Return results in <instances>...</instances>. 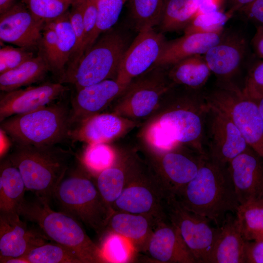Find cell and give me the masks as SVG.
<instances>
[{
    "instance_id": "obj_1",
    "label": "cell",
    "mask_w": 263,
    "mask_h": 263,
    "mask_svg": "<svg viewBox=\"0 0 263 263\" xmlns=\"http://www.w3.org/2000/svg\"><path fill=\"white\" fill-rule=\"evenodd\" d=\"M170 90L159 104L158 119L151 129L153 145L159 151L186 146L206 155L203 137L209 105L205 93L187 88L170 94Z\"/></svg>"
},
{
    "instance_id": "obj_2",
    "label": "cell",
    "mask_w": 263,
    "mask_h": 263,
    "mask_svg": "<svg viewBox=\"0 0 263 263\" xmlns=\"http://www.w3.org/2000/svg\"><path fill=\"white\" fill-rule=\"evenodd\" d=\"M176 197L186 208L218 227L226 214H236L240 206L227 166L207 156L195 176Z\"/></svg>"
},
{
    "instance_id": "obj_3",
    "label": "cell",
    "mask_w": 263,
    "mask_h": 263,
    "mask_svg": "<svg viewBox=\"0 0 263 263\" xmlns=\"http://www.w3.org/2000/svg\"><path fill=\"white\" fill-rule=\"evenodd\" d=\"M19 170L26 191L50 201L76 158L60 145L33 146L12 144L5 155Z\"/></svg>"
},
{
    "instance_id": "obj_4",
    "label": "cell",
    "mask_w": 263,
    "mask_h": 263,
    "mask_svg": "<svg viewBox=\"0 0 263 263\" xmlns=\"http://www.w3.org/2000/svg\"><path fill=\"white\" fill-rule=\"evenodd\" d=\"M0 123V131L12 144L60 145L70 139L73 128L70 101L64 98L34 111L9 117Z\"/></svg>"
},
{
    "instance_id": "obj_5",
    "label": "cell",
    "mask_w": 263,
    "mask_h": 263,
    "mask_svg": "<svg viewBox=\"0 0 263 263\" xmlns=\"http://www.w3.org/2000/svg\"><path fill=\"white\" fill-rule=\"evenodd\" d=\"M47 199L36 195L25 199L17 212L35 224L50 240L75 252L83 263H104L101 249L87 235L77 220L62 211L52 210Z\"/></svg>"
},
{
    "instance_id": "obj_6",
    "label": "cell",
    "mask_w": 263,
    "mask_h": 263,
    "mask_svg": "<svg viewBox=\"0 0 263 263\" xmlns=\"http://www.w3.org/2000/svg\"><path fill=\"white\" fill-rule=\"evenodd\" d=\"M53 198L62 211L83 223L97 234L106 230L113 211L104 201L95 177L80 164L68 169L56 187Z\"/></svg>"
},
{
    "instance_id": "obj_7",
    "label": "cell",
    "mask_w": 263,
    "mask_h": 263,
    "mask_svg": "<svg viewBox=\"0 0 263 263\" xmlns=\"http://www.w3.org/2000/svg\"><path fill=\"white\" fill-rule=\"evenodd\" d=\"M103 33L76 62L67 67L58 82L78 90L106 79L116 80L127 41L117 31Z\"/></svg>"
},
{
    "instance_id": "obj_8",
    "label": "cell",
    "mask_w": 263,
    "mask_h": 263,
    "mask_svg": "<svg viewBox=\"0 0 263 263\" xmlns=\"http://www.w3.org/2000/svg\"><path fill=\"white\" fill-rule=\"evenodd\" d=\"M205 96L208 104L225 114L247 145L263 158V119L257 100L231 81H218Z\"/></svg>"
},
{
    "instance_id": "obj_9",
    "label": "cell",
    "mask_w": 263,
    "mask_h": 263,
    "mask_svg": "<svg viewBox=\"0 0 263 263\" xmlns=\"http://www.w3.org/2000/svg\"><path fill=\"white\" fill-rule=\"evenodd\" d=\"M143 168L135 158L113 209L157 219L166 218L165 200L168 196L152 170Z\"/></svg>"
},
{
    "instance_id": "obj_10",
    "label": "cell",
    "mask_w": 263,
    "mask_h": 263,
    "mask_svg": "<svg viewBox=\"0 0 263 263\" xmlns=\"http://www.w3.org/2000/svg\"><path fill=\"white\" fill-rule=\"evenodd\" d=\"M163 67L152 66L132 80L116 99L113 112L135 122L150 116L175 85Z\"/></svg>"
},
{
    "instance_id": "obj_11",
    "label": "cell",
    "mask_w": 263,
    "mask_h": 263,
    "mask_svg": "<svg viewBox=\"0 0 263 263\" xmlns=\"http://www.w3.org/2000/svg\"><path fill=\"white\" fill-rule=\"evenodd\" d=\"M165 210L168 218L178 228L197 263H209L219 227L212 226L210 220L188 210L174 196L166 199Z\"/></svg>"
},
{
    "instance_id": "obj_12",
    "label": "cell",
    "mask_w": 263,
    "mask_h": 263,
    "mask_svg": "<svg viewBox=\"0 0 263 263\" xmlns=\"http://www.w3.org/2000/svg\"><path fill=\"white\" fill-rule=\"evenodd\" d=\"M207 155L186 146L156 151L151 169L168 196L177 197L195 176Z\"/></svg>"
},
{
    "instance_id": "obj_13",
    "label": "cell",
    "mask_w": 263,
    "mask_h": 263,
    "mask_svg": "<svg viewBox=\"0 0 263 263\" xmlns=\"http://www.w3.org/2000/svg\"><path fill=\"white\" fill-rule=\"evenodd\" d=\"M208 105L204 125V148L209 159L227 166L249 146L231 120L223 113Z\"/></svg>"
},
{
    "instance_id": "obj_14",
    "label": "cell",
    "mask_w": 263,
    "mask_h": 263,
    "mask_svg": "<svg viewBox=\"0 0 263 263\" xmlns=\"http://www.w3.org/2000/svg\"><path fill=\"white\" fill-rule=\"evenodd\" d=\"M69 87L59 82H46L14 91L0 96V122L16 115L27 113L64 98Z\"/></svg>"
},
{
    "instance_id": "obj_15",
    "label": "cell",
    "mask_w": 263,
    "mask_h": 263,
    "mask_svg": "<svg viewBox=\"0 0 263 263\" xmlns=\"http://www.w3.org/2000/svg\"><path fill=\"white\" fill-rule=\"evenodd\" d=\"M166 41L162 33L154 28L138 32L126 50L116 80L128 85L155 64Z\"/></svg>"
},
{
    "instance_id": "obj_16",
    "label": "cell",
    "mask_w": 263,
    "mask_h": 263,
    "mask_svg": "<svg viewBox=\"0 0 263 263\" xmlns=\"http://www.w3.org/2000/svg\"><path fill=\"white\" fill-rule=\"evenodd\" d=\"M45 23L23 3L14 4L0 14V41L28 50L38 48Z\"/></svg>"
},
{
    "instance_id": "obj_17",
    "label": "cell",
    "mask_w": 263,
    "mask_h": 263,
    "mask_svg": "<svg viewBox=\"0 0 263 263\" xmlns=\"http://www.w3.org/2000/svg\"><path fill=\"white\" fill-rule=\"evenodd\" d=\"M20 216L18 212H0V263L22 258L49 240L39 228L28 227Z\"/></svg>"
},
{
    "instance_id": "obj_18",
    "label": "cell",
    "mask_w": 263,
    "mask_h": 263,
    "mask_svg": "<svg viewBox=\"0 0 263 263\" xmlns=\"http://www.w3.org/2000/svg\"><path fill=\"white\" fill-rule=\"evenodd\" d=\"M240 205L263 196V158L248 146L227 165Z\"/></svg>"
},
{
    "instance_id": "obj_19",
    "label": "cell",
    "mask_w": 263,
    "mask_h": 263,
    "mask_svg": "<svg viewBox=\"0 0 263 263\" xmlns=\"http://www.w3.org/2000/svg\"><path fill=\"white\" fill-rule=\"evenodd\" d=\"M127 86L110 79L75 90L70 100L73 127L101 113L119 97Z\"/></svg>"
},
{
    "instance_id": "obj_20",
    "label": "cell",
    "mask_w": 263,
    "mask_h": 263,
    "mask_svg": "<svg viewBox=\"0 0 263 263\" xmlns=\"http://www.w3.org/2000/svg\"><path fill=\"white\" fill-rule=\"evenodd\" d=\"M145 252L157 263H197L178 228L168 217L156 224Z\"/></svg>"
},
{
    "instance_id": "obj_21",
    "label": "cell",
    "mask_w": 263,
    "mask_h": 263,
    "mask_svg": "<svg viewBox=\"0 0 263 263\" xmlns=\"http://www.w3.org/2000/svg\"><path fill=\"white\" fill-rule=\"evenodd\" d=\"M247 49V42L241 33H223L219 41L204 55L211 72L218 81H229L239 69Z\"/></svg>"
},
{
    "instance_id": "obj_22",
    "label": "cell",
    "mask_w": 263,
    "mask_h": 263,
    "mask_svg": "<svg viewBox=\"0 0 263 263\" xmlns=\"http://www.w3.org/2000/svg\"><path fill=\"white\" fill-rule=\"evenodd\" d=\"M248 242L236 215L228 213L219 226L209 263H245Z\"/></svg>"
},
{
    "instance_id": "obj_23",
    "label": "cell",
    "mask_w": 263,
    "mask_h": 263,
    "mask_svg": "<svg viewBox=\"0 0 263 263\" xmlns=\"http://www.w3.org/2000/svg\"><path fill=\"white\" fill-rule=\"evenodd\" d=\"M223 31L209 33L185 34L181 38L166 41L153 66H171L187 57L204 55L220 40Z\"/></svg>"
},
{
    "instance_id": "obj_24",
    "label": "cell",
    "mask_w": 263,
    "mask_h": 263,
    "mask_svg": "<svg viewBox=\"0 0 263 263\" xmlns=\"http://www.w3.org/2000/svg\"><path fill=\"white\" fill-rule=\"evenodd\" d=\"M135 122L114 113H101L75 126L70 139L89 144L104 143L124 131L129 124Z\"/></svg>"
},
{
    "instance_id": "obj_25",
    "label": "cell",
    "mask_w": 263,
    "mask_h": 263,
    "mask_svg": "<svg viewBox=\"0 0 263 263\" xmlns=\"http://www.w3.org/2000/svg\"><path fill=\"white\" fill-rule=\"evenodd\" d=\"M161 219L150 216L113 210L106 230L126 238L133 244L138 252H145L154 228Z\"/></svg>"
},
{
    "instance_id": "obj_26",
    "label": "cell",
    "mask_w": 263,
    "mask_h": 263,
    "mask_svg": "<svg viewBox=\"0 0 263 263\" xmlns=\"http://www.w3.org/2000/svg\"><path fill=\"white\" fill-rule=\"evenodd\" d=\"M135 158V156L132 154L118 153L113 164L95 177L101 196L113 210L114 203L125 188Z\"/></svg>"
},
{
    "instance_id": "obj_27",
    "label": "cell",
    "mask_w": 263,
    "mask_h": 263,
    "mask_svg": "<svg viewBox=\"0 0 263 263\" xmlns=\"http://www.w3.org/2000/svg\"><path fill=\"white\" fill-rule=\"evenodd\" d=\"M26 191L19 169L5 156L0 164V212H18Z\"/></svg>"
},
{
    "instance_id": "obj_28",
    "label": "cell",
    "mask_w": 263,
    "mask_h": 263,
    "mask_svg": "<svg viewBox=\"0 0 263 263\" xmlns=\"http://www.w3.org/2000/svg\"><path fill=\"white\" fill-rule=\"evenodd\" d=\"M50 71L48 63L38 55L19 66L0 74V90L7 92L43 79Z\"/></svg>"
},
{
    "instance_id": "obj_29",
    "label": "cell",
    "mask_w": 263,
    "mask_h": 263,
    "mask_svg": "<svg viewBox=\"0 0 263 263\" xmlns=\"http://www.w3.org/2000/svg\"><path fill=\"white\" fill-rule=\"evenodd\" d=\"M171 67L167 74L173 84L193 90L202 88L211 73L202 55L187 57Z\"/></svg>"
},
{
    "instance_id": "obj_30",
    "label": "cell",
    "mask_w": 263,
    "mask_h": 263,
    "mask_svg": "<svg viewBox=\"0 0 263 263\" xmlns=\"http://www.w3.org/2000/svg\"><path fill=\"white\" fill-rule=\"evenodd\" d=\"M51 22L57 35L55 62L52 73L63 74L75 51L77 40L70 22L69 10Z\"/></svg>"
},
{
    "instance_id": "obj_31",
    "label": "cell",
    "mask_w": 263,
    "mask_h": 263,
    "mask_svg": "<svg viewBox=\"0 0 263 263\" xmlns=\"http://www.w3.org/2000/svg\"><path fill=\"white\" fill-rule=\"evenodd\" d=\"M199 0H168L159 25L163 32L185 29L194 18Z\"/></svg>"
},
{
    "instance_id": "obj_32",
    "label": "cell",
    "mask_w": 263,
    "mask_h": 263,
    "mask_svg": "<svg viewBox=\"0 0 263 263\" xmlns=\"http://www.w3.org/2000/svg\"><path fill=\"white\" fill-rule=\"evenodd\" d=\"M168 0H130V16L137 32L159 25Z\"/></svg>"
},
{
    "instance_id": "obj_33",
    "label": "cell",
    "mask_w": 263,
    "mask_h": 263,
    "mask_svg": "<svg viewBox=\"0 0 263 263\" xmlns=\"http://www.w3.org/2000/svg\"><path fill=\"white\" fill-rule=\"evenodd\" d=\"M99 246L105 263L132 262L135 261L138 252L129 240L109 231H106V234Z\"/></svg>"
},
{
    "instance_id": "obj_34",
    "label": "cell",
    "mask_w": 263,
    "mask_h": 263,
    "mask_svg": "<svg viewBox=\"0 0 263 263\" xmlns=\"http://www.w3.org/2000/svg\"><path fill=\"white\" fill-rule=\"evenodd\" d=\"M22 258L29 263H83L75 252L54 242L31 249Z\"/></svg>"
},
{
    "instance_id": "obj_35",
    "label": "cell",
    "mask_w": 263,
    "mask_h": 263,
    "mask_svg": "<svg viewBox=\"0 0 263 263\" xmlns=\"http://www.w3.org/2000/svg\"><path fill=\"white\" fill-rule=\"evenodd\" d=\"M236 215L246 240H257L263 235V204L260 200L240 205Z\"/></svg>"
},
{
    "instance_id": "obj_36",
    "label": "cell",
    "mask_w": 263,
    "mask_h": 263,
    "mask_svg": "<svg viewBox=\"0 0 263 263\" xmlns=\"http://www.w3.org/2000/svg\"><path fill=\"white\" fill-rule=\"evenodd\" d=\"M117 153L104 143L89 144L80 160L87 170L95 177L113 164Z\"/></svg>"
},
{
    "instance_id": "obj_37",
    "label": "cell",
    "mask_w": 263,
    "mask_h": 263,
    "mask_svg": "<svg viewBox=\"0 0 263 263\" xmlns=\"http://www.w3.org/2000/svg\"><path fill=\"white\" fill-rule=\"evenodd\" d=\"M83 0H21L36 17L46 23L61 17Z\"/></svg>"
},
{
    "instance_id": "obj_38",
    "label": "cell",
    "mask_w": 263,
    "mask_h": 263,
    "mask_svg": "<svg viewBox=\"0 0 263 263\" xmlns=\"http://www.w3.org/2000/svg\"><path fill=\"white\" fill-rule=\"evenodd\" d=\"M234 12L218 11L199 15L194 18L184 29L185 34L209 33L223 31L224 25Z\"/></svg>"
},
{
    "instance_id": "obj_39",
    "label": "cell",
    "mask_w": 263,
    "mask_h": 263,
    "mask_svg": "<svg viewBox=\"0 0 263 263\" xmlns=\"http://www.w3.org/2000/svg\"><path fill=\"white\" fill-rule=\"evenodd\" d=\"M127 0H99L96 2L97 22L93 44L99 35L112 28L117 22Z\"/></svg>"
},
{
    "instance_id": "obj_40",
    "label": "cell",
    "mask_w": 263,
    "mask_h": 263,
    "mask_svg": "<svg viewBox=\"0 0 263 263\" xmlns=\"http://www.w3.org/2000/svg\"><path fill=\"white\" fill-rule=\"evenodd\" d=\"M33 56L34 53L28 49L3 45L0 49V74L19 66Z\"/></svg>"
},
{
    "instance_id": "obj_41",
    "label": "cell",
    "mask_w": 263,
    "mask_h": 263,
    "mask_svg": "<svg viewBox=\"0 0 263 263\" xmlns=\"http://www.w3.org/2000/svg\"><path fill=\"white\" fill-rule=\"evenodd\" d=\"M57 35L51 22L45 23L42 37L38 46V54L48 63L52 72L55 62Z\"/></svg>"
},
{
    "instance_id": "obj_42",
    "label": "cell",
    "mask_w": 263,
    "mask_h": 263,
    "mask_svg": "<svg viewBox=\"0 0 263 263\" xmlns=\"http://www.w3.org/2000/svg\"><path fill=\"white\" fill-rule=\"evenodd\" d=\"M85 1V0H83L72 6L69 10V18L76 36L77 43L75 52L67 66L76 62L81 55L84 38L83 13Z\"/></svg>"
},
{
    "instance_id": "obj_43",
    "label": "cell",
    "mask_w": 263,
    "mask_h": 263,
    "mask_svg": "<svg viewBox=\"0 0 263 263\" xmlns=\"http://www.w3.org/2000/svg\"><path fill=\"white\" fill-rule=\"evenodd\" d=\"M97 14L96 3L85 0L83 13L84 38L80 57L93 44V37L96 27Z\"/></svg>"
},
{
    "instance_id": "obj_44",
    "label": "cell",
    "mask_w": 263,
    "mask_h": 263,
    "mask_svg": "<svg viewBox=\"0 0 263 263\" xmlns=\"http://www.w3.org/2000/svg\"><path fill=\"white\" fill-rule=\"evenodd\" d=\"M242 90L245 95L254 99L263 97V61L249 72Z\"/></svg>"
},
{
    "instance_id": "obj_45",
    "label": "cell",
    "mask_w": 263,
    "mask_h": 263,
    "mask_svg": "<svg viewBox=\"0 0 263 263\" xmlns=\"http://www.w3.org/2000/svg\"><path fill=\"white\" fill-rule=\"evenodd\" d=\"M245 263H263V241H248L245 252Z\"/></svg>"
},
{
    "instance_id": "obj_46",
    "label": "cell",
    "mask_w": 263,
    "mask_h": 263,
    "mask_svg": "<svg viewBox=\"0 0 263 263\" xmlns=\"http://www.w3.org/2000/svg\"><path fill=\"white\" fill-rule=\"evenodd\" d=\"M240 10L250 19L263 25V0H255Z\"/></svg>"
},
{
    "instance_id": "obj_47",
    "label": "cell",
    "mask_w": 263,
    "mask_h": 263,
    "mask_svg": "<svg viewBox=\"0 0 263 263\" xmlns=\"http://www.w3.org/2000/svg\"><path fill=\"white\" fill-rule=\"evenodd\" d=\"M223 1V0H199V6L194 18L199 15L220 10Z\"/></svg>"
},
{
    "instance_id": "obj_48",
    "label": "cell",
    "mask_w": 263,
    "mask_h": 263,
    "mask_svg": "<svg viewBox=\"0 0 263 263\" xmlns=\"http://www.w3.org/2000/svg\"><path fill=\"white\" fill-rule=\"evenodd\" d=\"M253 42L257 54L263 58V27L258 29Z\"/></svg>"
},
{
    "instance_id": "obj_49",
    "label": "cell",
    "mask_w": 263,
    "mask_h": 263,
    "mask_svg": "<svg viewBox=\"0 0 263 263\" xmlns=\"http://www.w3.org/2000/svg\"><path fill=\"white\" fill-rule=\"evenodd\" d=\"M255 0H232L233 6L232 10L235 12L249 4Z\"/></svg>"
},
{
    "instance_id": "obj_50",
    "label": "cell",
    "mask_w": 263,
    "mask_h": 263,
    "mask_svg": "<svg viewBox=\"0 0 263 263\" xmlns=\"http://www.w3.org/2000/svg\"><path fill=\"white\" fill-rule=\"evenodd\" d=\"M14 4V0H0V14L7 11Z\"/></svg>"
},
{
    "instance_id": "obj_51",
    "label": "cell",
    "mask_w": 263,
    "mask_h": 263,
    "mask_svg": "<svg viewBox=\"0 0 263 263\" xmlns=\"http://www.w3.org/2000/svg\"><path fill=\"white\" fill-rule=\"evenodd\" d=\"M3 263H29L28 262L23 258H11L6 259Z\"/></svg>"
},
{
    "instance_id": "obj_52",
    "label": "cell",
    "mask_w": 263,
    "mask_h": 263,
    "mask_svg": "<svg viewBox=\"0 0 263 263\" xmlns=\"http://www.w3.org/2000/svg\"><path fill=\"white\" fill-rule=\"evenodd\" d=\"M258 105L259 109L263 119V97L256 100Z\"/></svg>"
},
{
    "instance_id": "obj_53",
    "label": "cell",
    "mask_w": 263,
    "mask_h": 263,
    "mask_svg": "<svg viewBox=\"0 0 263 263\" xmlns=\"http://www.w3.org/2000/svg\"><path fill=\"white\" fill-rule=\"evenodd\" d=\"M255 241H263V235L261 236L257 240Z\"/></svg>"
},
{
    "instance_id": "obj_54",
    "label": "cell",
    "mask_w": 263,
    "mask_h": 263,
    "mask_svg": "<svg viewBox=\"0 0 263 263\" xmlns=\"http://www.w3.org/2000/svg\"><path fill=\"white\" fill-rule=\"evenodd\" d=\"M90 0L94 3H96L99 0Z\"/></svg>"
},
{
    "instance_id": "obj_55",
    "label": "cell",
    "mask_w": 263,
    "mask_h": 263,
    "mask_svg": "<svg viewBox=\"0 0 263 263\" xmlns=\"http://www.w3.org/2000/svg\"><path fill=\"white\" fill-rule=\"evenodd\" d=\"M261 202L263 204V196L260 199H259Z\"/></svg>"
}]
</instances>
